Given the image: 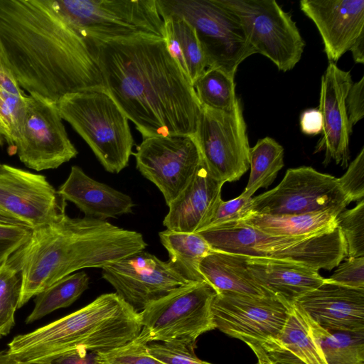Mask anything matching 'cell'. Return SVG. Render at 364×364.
I'll return each instance as SVG.
<instances>
[{"label":"cell","instance_id":"obj_1","mask_svg":"<svg viewBox=\"0 0 364 364\" xmlns=\"http://www.w3.org/2000/svg\"><path fill=\"white\" fill-rule=\"evenodd\" d=\"M0 48L5 68L29 95L57 103L105 88L92 47L53 0H0Z\"/></svg>","mask_w":364,"mask_h":364},{"label":"cell","instance_id":"obj_2","mask_svg":"<svg viewBox=\"0 0 364 364\" xmlns=\"http://www.w3.org/2000/svg\"><path fill=\"white\" fill-rule=\"evenodd\" d=\"M91 47L105 90L143 139L195 135L201 105L164 39L139 36Z\"/></svg>","mask_w":364,"mask_h":364},{"label":"cell","instance_id":"obj_3","mask_svg":"<svg viewBox=\"0 0 364 364\" xmlns=\"http://www.w3.org/2000/svg\"><path fill=\"white\" fill-rule=\"evenodd\" d=\"M64 208L53 221L32 229L27 242L9 259L21 276L18 309L77 270L103 268L147 246L138 232L106 220L73 218Z\"/></svg>","mask_w":364,"mask_h":364},{"label":"cell","instance_id":"obj_4","mask_svg":"<svg viewBox=\"0 0 364 364\" xmlns=\"http://www.w3.org/2000/svg\"><path fill=\"white\" fill-rule=\"evenodd\" d=\"M141 327L139 312L116 293L104 294L65 316L15 336L4 353L21 362L49 359L77 349L105 353L134 340Z\"/></svg>","mask_w":364,"mask_h":364},{"label":"cell","instance_id":"obj_5","mask_svg":"<svg viewBox=\"0 0 364 364\" xmlns=\"http://www.w3.org/2000/svg\"><path fill=\"white\" fill-rule=\"evenodd\" d=\"M215 250L250 257H264L331 270L346 258L341 232L333 230L308 237L273 235L240 222L200 232Z\"/></svg>","mask_w":364,"mask_h":364},{"label":"cell","instance_id":"obj_6","mask_svg":"<svg viewBox=\"0 0 364 364\" xmlns=\"http://www.w3.org/2000/svg\"><path fill=\"white\" fill-rule=\"evenodd\" d=\"M57 106L107 171L118 173L127 166L134 142L129 119L105 88L68 94Z\"/></svg>","mask_w":364,"mask_h":364},{"label":"cell","instance_id":"obj_7","mask_svg":"<svg viewBox=\"0 0 364 364\" xmlns=\"http://www.w3.org/2000/svg\"><path fill=\"white\" fill-rule=\"evenodd\" d=\"M53 4L90 46L139 36L166 38L156 0H53Z\"/></svg>","mask_w":364,"mask_h":364},{"label":"cell","instance_id":"obj_8","mask_svg":"<svg viewBox=\"0 0 364 364\" xmlns=\"http://www.w3.org/2000/svg\"><path fill=\"white\" fill-rule=\"evenodd\" d=\"M161 15L174 14L192 25L208 68L235 76L239 65L255 53L239 17L220 0H156Z\"/></svg>","mask_w":364,"mask_h":364},{"label":"cell","instance_id":"obj_9","mask_svg":"<svg viewBox=\"0 0 364 364\" xmlns=\"http://www.w3.org/2000/svg\"><path fill=\"white\" fill-rule=\"evenodd\" d=\"M215 291L206 282H190L150 303L139 312V336L151 342L196 345L203 333L216 328L212 304Z\"/></svg>","mask_w":364,"mask_h":364},{"label":"cell","instance_id":"obj_10","mask_svg":"<svg viewBox=\"0 0 364 364\" xmlns=\"http://www.w3.org/2000/svg\"><path fill=\"white\" fill-rule=\"evenodd\" d=\"M240 18L255 53L279 70H292L301 58L305 42L291 15L274 0H220Z\"/></svg>","mask_w":364,"mask_h":364},{"label":"cell","instance_id":"obj_11","mask_svg":"<svg viewBox=\"0 0 364 364\" xmlns=\"http://www.w3.org/2000/svg\"><path fill=\"white\" fill-rule=\"evenodd\" d=\"M195 136L207 168L217 180L236 181L248 170L250 147L240 100L230 112L201 106Z\"/></svg>","mask_w":364,"mask_h":364},{"label":"cell","instance_id":"obj_12","mask_svg":"<svg viewBox=\"0 0 364 364\" xmlns=\"http://www.w3.org/2000/svg\"><path fill=\"white\" fill-rule=\"evenodd\" d=\"M350 202L338 178L309 166L289 168L273 189L252 198V214L294 215L333 210L340 213Z\"/></svg>","mask_w":364,"mask_h":364},{"label":"cell","instance_id":"obj_13","mask_svg":"<svg viewBox=\"0 0 364 364\" xmlns=\"http://www.w3.org/2000/svg\"><path fill=\"white\" fill-rule=\"evenodd\" d=\"M132 154L137 170L159 189L167 205L186 187L203 161L196 136L190 134L144 138Z\"/></svg>","mask_w":364,"mask_h":364},{"label":"cell","instance_id":"obj_14","mask_svg":"<svg viewBox=\"0 0 364 364\" xmlns=\"http://www.w3.org/2000/svg\"><path fill=\"white\" fill-rule=\"evenodd\" d=\"M23 133L14 149L28 168L40 171L57 168L76 157L77 151L70 140L57 103L26 95Z\"/></svg>","mask_w":364,"mask_h":364},{"label":"cell","instance_id":"obj_15","mask_svg":"<svg viewBox=\"0 0 364 364\" xmlns=\"http://www.w3.org/2000/svg\"><path fill=\"white\" fill-rule=\"evenodd\" d=\"M290 305L274 296L221 292L215 294L212 310L219 331L242 341L261 343L279 333Z\"/></svg>","mask_w":364,"mask_h":364},{"label":"cell","instance_id":"obj_16","mask_svg":"<svg viewBox=\"0 0 364 364\" xmlns=\"http://www.w3.org/2000/svg\"><path fill=\"white\" fill-rule=\"evenodd\" d=\"M102 276L125 302L140 312L190 282L171 265L141 250L102 268Z\"/></svg>","mask_w":364,"mask_h":364},{"label":"cell","instance_id":"obj_17","mask_svg":"<svg viewBox=\"0 0 364 364\" xmlns=\"http://www.w3.org/2000/svg\"><path fill=\"white\" fill-rule=\"evenodd\" d=\"M58 193L40 174L4 164L0 171V210L31 229L53 221L65 205Z\"/></svg>","mask_w":364,"mask_h":364},{"label":"cell","instance_id":"obj_18","mask_svg":"<svg viewBox=\"0 0 364 364\" xmlns=\"http://www.w3.org/2000/svg\"><path fill=\"white\" fill-rule=\"evenodd\" d=\"M353 82L349 71L329 63L321 77L318 109L323 121L321 136L314 154L325 151L323 164L332 160L346 168L350 159V128L346 108V97Z\"/></svg>","mask_w":364,"mask_h":364},{"label":"cell","instance_id":"obj_19","mask_svg":"<svg viewBox=\"0 0 364 364\" xmlns=\"http://www.w3.org/2000/svg\"><path fill=\"white\" fill-rule=\"evenodd\" d=\"M299 4L316 25L330 63H336L364 34V0H302Z\"/></svg>","mask_w":364,"mask_h":364},{"label":"cell","instance_id":"obj_20","mask_svg":"<svg viewBox=\"0 0 364 364\" xmlns=\"http://www.w3.org/2000/svg\"><path fill=\"white\" fill-rule=\"evenodd\" d=\"M329 331L364 333V289L324 282L295 302Z\"/></svg>","mask_w":364,"mask_h":364},{"label":"cell","instance_id":"obj_21","mask_svg":"<svg viewBox=\"0 0 364 364\" xmlns=\"http://www.w3.org/2000/svg\"><path fill=\"white\" fill-rule=\"evenodd\" d=\"M223 184L210 173L203 159L186 187L168 205L164 226L169 230L190 233L204 229L222 200Z\"/></svg>","mask_w":364,"mask_h":364},{"label":"cell","instance_id":"obj_22","mask_svg":"<svg viewBox=\"0 0 364 364\" xmlns=\"http://www.w3.org/2000/svg\"><path fill=\"white\" fill-rule=\"evenodd\" d=\"M57 193L74 203L85 217L102 220L132 213L134 206L129 196L90 178L77 166H72Z\"/></svg>","mask_w":364,"mask_h":364},{"label":"cell","instance_id":"obj_23","mask_svg":"<svg viewBox=\"0 0 364 364\" xmlns=\"http://www.w3.org/2000/svg\"><path fill=\"white\" fill-rule=\"evenodd\" d=\"M246 264L262 289L290 304L324 282L318 270L291 262L247 257Z\"/></svg>","mask_w":364,"mask_h":364},{"label":"cell","instance_id":"obj_24","mask_svg":"<svg viewBox=\"0 0 364 364\" xmlns=\"http://www.w3.org/2000/svg\"><path fill=\"white\" fill-rule=\"evenodd\" d=\"M260 344L278 364H328L311 317L295 303L290 305L279 333Z\"/></svg>","mask_w":364,"mask_h":364},{"label":"cell","instance_id":"obj_25","mask_svg":"<svg viewBox=\"0 0 364 364\" xmlns=\"http://www.w3.org/2000/svg\"><path fill=\"white\" fill-rule=\"evenodd\" d=\"M247 257L213 250L199 266L205 282L216 292H234L256 296H273L254 279L246 264Z\"/></svg>","mask_w":364,"mask_h":364},{"label":"cell","instance_id":"obj_26","mask_svg":"<svg viewBox=\"0 0 364 364\" xmlns=\"http://www.w3.org/2000/svg\"><path fill=\"white\" fill-rule=\"evenodd\" d=\"M166 47L171 55L192 85L208 68L207 58L194 27L183 18L162 16Z\"/></svg>","mask_w":364,"mask_h":364},{"label":"cell","instance_id":"obj_27","mask_svg":"<svg viewBox=\"0 0 364 364\" xmlns=\"http://www.w3.org/2000/svg\"><path fill=\"white\" fill-rule=\"evenodd\" d=\"M338 214L333 210L294 215L253 213L240 222L269 235L308 237L336 228Z\"/></svg>","mask_w":364,"mask_h":364},{"label":"cell","instance_id":"obj_28","mask_svg":"<svg viewBox=\"0 0 364 364\" xmlns=\"http://www.w3.org/2000/svg\"><path fill=\"white\" fill-rule=\"evenodd\" d=\"M174 269L190 282H205L199 266L202 259L214 250L198 232H181L169 230L159 234Z\"/></svg>","mask_w":364,"mask_h":364},{"label":"cell","instance_id":"obj_29","mask_svg":"<svg viewBox=\"0 0 364 364\" xmlns=\"http://www.w3.org/2000/svg\"><path fill=\"white\" fill-rule=\"evenodd\" d=\"M284 165V148L271 137L259 139L254 146L250 148V173L241 194L252 198L260 188L269 187Z\"/></svg>","mask_w":364,"mask_h":364},{"label":"cell","instance_id":"obj_30","mask_svg":"<svg viewBox=\"0 0 364 364\" xmlns=\"http://www.w3.org/2000/svg\"><path fill=\"white\" fill-rule=\"evenodd\" d=\"M88 287L89 277L83 271L58 280L36 296L34 308L26 318V323H31L55 310L70 306Z\"/></svg>","mask_w":364,"mask_h":364},{"label":"cell","instance_id":"obj_31","mask_svg":"<svg viewBox=\"0 0 364 364\" xmlns=\"http://www.w3.org/2000/svg\"><path fill=\"white\" fill-rule=\"evenodd\" d=\"M311 326L328 364H364V333L329 331L312 318Z\"/></svg>","mask_w":364,"mask_h":364},{"label":"cell","instance_id":"obj_32","mask_svg":"<svg viewBox=\"0 0 364 364\" xmlns=\"http://www.w3.org/2000/svg\"><path fill=\"white\" fill-rule=\"evenodd\" d=\"M26 97L6 68L0 67V113L8 132V146L11 154L23 133Z\"/></svg>","mask_w":364,"mask_h":364},{"label":"cell","instance_id":"obj_33","mask_svg":"<svg viewBox=\"0 0 364 364\" xmlns=\"http://www.w3.org/2000/svg\"><path fill=\"white\" fill-rule=\"evenodd\" d=\"M201 106L230 112L239 99L235 95V76L217 68H208L193 85Z\"/></svg>","mask_w":364,"mask_h":364},{"label":"cell","instance_id":"obj_34","mask_svg":"<svg viewBox=\"0 0 364 364\" xmlns=\"http://www.w3.org/2000/svg\"><path fill=\"white\" fill-rule=\"evenodd\" d=\"M21 287L20 271L8 260L0 267V339L7 336L15 324Z\"/></svg>","mask_w":364,"mask_h":364},{"label":"cell","instance_id":"obj_35","mask_svg":"<svg viewBox=\"0 0 364 364\" xmlns=\"http://www.w3.org/2000/svg\"><path fill=\"white\" fill-rule=\"evenodd\" d=\"M336 227L345 241L346 257H364V199L338 213Z\"/></svg>","mask_w":364,"mask_h":364},{"label":"cell","instance_id":"obj_36","mask_svg":"<svg viewBox=\"0 0 364 364\" xmlns=\"http://www.w3.org/2000/svg\"><path fill=\"white\" fill-rule=\"evenodd\" d=\"M139 335L130 342L105 353H97L100 364H165L149 351Z\"/></svg>","mask_w":364,"mask_h":364},{"label":"cell","instance_id":"obj_37","mask_svg":"<svg viewBox=\"0 0 364 364\" xmlns=\"http://www.w3.org/2000/svg\"><path fill=\"white\" fill-rule=\"evenodd\" d=\"M196 345L186 343H158L147 344L149 353L165 364H212L198 358Z\"/></svg>","mask_w":364,"mask_h":364},{"label":"cell","instance_id":"obj_38","mask_svg":"<svg viewBox=\"0 0 364 364\" xmlns=\"http://www.w3.org/2000/svg\"><path fill=\"white\" fill-rule=\"evenodd\" d=\"M252 197L247 198L242 194L228 201L221 200L203 230L245 220L252 214Z\"/></svg>","mask_w":364,"mask_h":364},{"label":"cell","instance_id":"obj_39","mask_svg":"<svg viewBox=\"0 0 364 364\" xmlns=\"http://www.w3.org/2000/svg\"><path fill=\"white\" fill-rule=\"evenodd\" d=\"M31 232L24 225L0 222V267L27 242Z\"/></svg>","mask_w":364,"mask_h":364},{"label":"cell","instance_id":"obj_40","mask_svg":"<svg viewBox=\"0 0 364 364\" xmlns=\"http://www.w3.org/2000/svg\"><path fill=\"white\" fill-rule=\"evenodd\" d=\"M340 188L350 202L360 201L364 196V148L348 166L346 172L339 178Z\"/></svg>","mask_w":364,"mask_h":364},{"label":"cell","instance_id":"obj_41","mask_svg":"<svg viewBox=\"0 0 364 364\" xmlns=\"http://www.w3.org/2000/svg\"><path fill=\"white\" fill-rule=\"evenodd\" d=\"M336 267L333 274L324 280L348 288L364 289V257H346Z\"/></svg>","mask_w":364,"mask_h":364},{"label":"cell","instance_id":"obj_42","mask_svg":"<svg viewBox=\"0 0 364 364\" xmlns=\"http://www.w3.org/2000/svg\"><path fill=\"white\" fill-rule=\"evenodd\" d=\"M0 364H100L97 353L85 349L75 350L58 356L33 362H21L7 357L0 351Z\"/></svg>","mask_w":364,"mask_h":364},{"label":"cell","instance_id":"obj_43","mask_svg":"<svg viewBox=\"0 0 364 364\" xmlns=\"http://www.w3.org/2000/svg\"><path fill=\"white\" fill-rule=\"evenodd\" d=\"M364 77L352 82L347 93L345 103L350 128L353 127L364 116Z\"/></svg>","mask_w":364,"mask_h":364},{"label":"cell","instance_id":"obj_44","mask_svg":"<svg viewBox=\"0 0 364 364\" xmlns=\"http://www.w3.org/2000/svg\"><path fill=\"white\" fill-rule=\"evenodd\" d=\"M301 131L307 135H318L321 134L323 121L318 109L311 108L304 110L300 116Z\"/></svg>","mask_w":364,"mask_h":364},{"label":"cell","instance_id":"obj_45","mask_svg":"<svg viewBox=\"0 0 364 364\" xmlns=\"http://www.w3.org/2000/svg\"><path fill=\"white\" fill-rule=\"evenodd\" d=\"M243 342L252 349L256 355L257 358L256 364H278L269 355L259 342L253 340H244Z\"/></svg>","mask_w":364,"mask_h":364},{"label":"cell","instance_id":"obj_46","mask_svg":"<svg viewBox=\"0 0 364 364\" xmlns=\"http://www.w3.org/2000/svg\"><path fill=\"white\" fill-rule=\"evenodd\" d=\"M349 50L355 63H364V34L358 37Z\"/></svg>","mask_w":364,"mask_h":364},{"label":"cell","instance_id":"obj_47","mask_svg":"<svg viewBox=\"0 0 364 364\" xmlns=\"http://www.w3.org/2000/svg\"><path fill=\"white\" fill-rule=\"evenodd\" d=\"M0 67L5 68L4 63V60H3L2 54H1V48H0Z\"/></svg>","mask_w":364,"mask_h":364},{"label":"cell","instance_id":"obj_48","mask_svg":"<svg viewBox=\"0 0 364 364\" xmlns=\"http://www.w3.org/2000/svg\"><path fill=\"white\" fill-rule=\"evenodd\" d=\"M0 218H6V215L0 210Z\"/></svg>","mask_w":364,"mask_h":364},{"label":"cell","instance_id":"obj_49","mask_svg":"<svg viewBox=\"0 0 364 364\" xmlns=\"http://www.w3.org/2000/svg\"><path fill=\"white\" fill-rule=\"evenodd\" d=\"M4 164L0 163V171L2 169Z\"/></svg>","mask_w":364,"mask_h":364}]
</instances>
